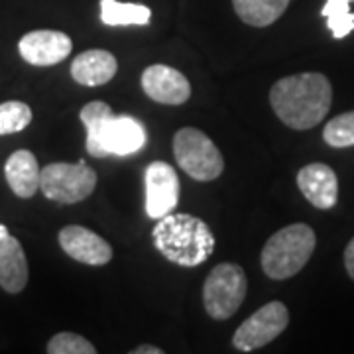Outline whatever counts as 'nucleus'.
<instances>
[{
    "label": "nucleus",
    "instance_id": "obj_17",
    "mask_svg": "<svg viewBox=\"0 0 354 354\" xmlns=\"http://www.w3.org/2000/svg\"><path fill=\"white\" fill-rule=\"evenodd\" d=\"M232 6L244 24L266 28L286 12L290 0H232Z\"/></svg>",
    "mask_w": 354,
    "mask_h": 354
},
{
    "label": "nucleus",
    "instance_id": "obj_8",
    "mask_svg": "<svg viewBox=\"0 0 354 354\" xmlns=\"http://www.w3.org/2000/svg\"><path fill=\"white\" fill-rule=\"evenodd\" d=\"M290 323V311L281 301H270L250 315L232 337V344L241 353H250L278 339Z\"/></svg>",
    "mask_w": 354,
    "mask_h": 354
},
{
    "label": "nucleus",
    "instance_id": "obj_11",
    "mask_svg": "<svg viewBox=\"0 0 354 354\" xmlns=\"http://www.w3.org/2000/svg\"><path fill=\"white\" fill-rule=\"evenodd\" d=\"M144 93L160 104H183L189 101L191 85L187 77L169 65H150L142 73Z\"/></svg>",
    "mask_w": 354,
    "mask_h": 354
},
{
    "label": "nucleus",
    "instance_id": "obj_6",
    "mask_svg": "<svg viewBox=\"0 0 354 354\" xmlns=\"http://www.w3.org/2000/svg\"><path fill=\"white\" fill-rule=\"evenodd\" d=\"M248 279L239 264H218L211 270L203 286V304L207 313L225 321L241 309L242 301L246 299Z\"/></svg>",
    "mask_w": 354,
    "mask_h": 354
},
{
    "label": "nucleus",
    "instance_id": "obj_23",
    "mask_svg": "<svg viewBox=\"0 0 354 354\" xmlns=\"http://www.w3.org/2000/svg\"><path fill=\"white\" fill-rule=\"evenodd\" d=\"M344 266H346L348 276L354 279V239L348 242V246L344 250Z\"/></svg>",
    "mask_w": 354,
    "mask_h": 354
},
{
    "label": "nucleus",
    "instance_id": "obj_19",
    "mask_svg": "<svg viewBox=\"0 0 354 354\" xmlns=\"http://www.w3.org/2000/svg\"><path fill=\"white\" fill-rule=\"evenodd\" d=\"M351 2L354 0H327L321 10L335 39L346 38L351 32H354V12L348 8Z\"/></svg>",
    "mask_w": 354,
    "mask_h": 354
},
{
    "label": "nucleus",
    "instance_id": "obj_2",
    "mask_svg": "<svg viewBox=\"0 0 354 354\" xmlns=\"http://www.w3.org/2000/svg\"><path fill=\"white\" fill-rule=\"evenodd\" d=\"M81 122L87 130V152L93 158L132 156L146 146L144 124L134 116H114L113 109L102 101L83 106Z\"/></svg>",
    "mask_w": 354,
    "mask_h": 354
},
{
    "label": "nucleus",
    "instance_id": "obj_4",
    "mask_svg": "<svg viewBox=\"0 0 354 354\" xmlns=\"http://www.w3.org/2000/svg\"><path fill=\"white\" fill-rule=\"evenodd\" d=\"M317 236L305 223L290 225L278 230L262 248V270L272 279H288L299 274L313 256Z\"/></svg>",
    "mask_w": 354,
    "mask_h": 354
},
{
    "label": "nucleus",
    "instance_id": "obj_21",
    "mask_svg": "<svg viewBox=\"0 0 354 354\" xmlns=\"http://www.w3.org/2000/svg\"><path fill=\"white\" fill-rule=\"evenodd\" d=\"M323 138L333 148H348L354 146V111L339 114L323 130Z\"/></svg>",
    "mask_w": 354,
    "mask_h": 354
},
{
    "label": "nucleus",
    "instance_id": "obj_25",
    "mask_svg": "<svg viewBox=\"0 0 354 354\" xmlns=\"http://www.w3.org/2000/svg\"><path fill=\"white\" fill-rule=\"evenodd\" d=\"M6 234H10V232H8V228L4 227V225H0V241H2V239H4Z\"/></svg>",
    "mask_w": 354,
    "mask_h": 354
},
{
    "label": "nucleus",
    "instance_id": "obj_9",
    "mask_svg": "<svg viewBox=\"0 0 354 354\" xmlns=\"http://www.w3.org/2000/svg\"><path fill=\"white\" fill-rule=\"evenodd\" d=\"M146 213L158 221L174 213L179 203V177L176 169L165 162H153L146 169Z\"/></svg>",
    "mask_w": 354,
    "mask_h": 354
},
{
    "label": "nucleus",
    "instance_id": "obj_3",
    "mask_svg": "<svg viewBox=\"0 0 354 354\" xmlns=\"http://www.w3.org/2000/svg\"><path fill=\"white\" fill-rule=\"evenodd\" d=\"M152 236L156 250L171 264L183 268L201 266L215 252V234L209 225L185 213H169L158 218Z\"/></svg>",
    "mask_w": 354,
    "mask_h": 354
},
{
    "label": "nucleus",
    "instance_id": "obj_5",
    "mask_svg": "<svg viewBox=\"0 0 354 354\" xmlns=\"http://www.w3.org/2000/svg\"><path fill=\"white\" fill-rule=\"evenodd\" d=\"M177 165L197 181H213L223 174L225 160L215 142L197 128H181L174 136Z\"/></svg>",
    "mask_w": 354,
    "mask_h": 354
},
{
    "label": "nucleus",
    "instance_id": "obj_24",
    "mask_svg": "<svg viewBox=\"0 0 354 354\" xmlns=\"http://www.w3.org/2000/svg\"><path fill=\"white\" fill-rule=\"evenodd\" d=\"M164 351L162 348H158V346H150V344H144V346H138V348H134L132 354H162Z\"/></svg>",
    "mask_w": 354,
    "mask_h": 354
},
{
    "label": "nucleus",
    "instance_id": "obj_18",
    "mask_svg": "<svg viewBox=\"0 0 354 354\" xmlns=\"http://www.w3.org/2000/svg\"><path fill=\"white\" fill-rule=\"evenodd\" d=\"M101 20L106 26H148L152 10L134 2L101 0Z\"/></svg>",
    "mask_w": 354,
    "mask_h": 354
},
{
    "label": "nucleus",
    "instance_id": "obj_16",
    "mask_svg": "<svg viewBox=\"0 0 354 354\" xmlns=\"http://www.w3.org/2000/svg\"><path fill=\"white\" fill-rule=\"evenodd\" d=\"M4 176L10 185V189L22 197V199H30L39 191V169L36 156L30 150H18L14 152L4 165Z\"/></svg>",
    "mask_w": 354,
    "mask_h": 354
},
{
    "label": "nucleus",
    "instance_id": "obj_13",
    "mask_svg": "<svg viewBox=\"0 0 354 354\" xmlns=\"http://www.w3.org/2000/svg\"><path fill=\"white\" fill-rule=\"evenodd\" d=\"M304 197L317 209H333L339 199V179L327 164H309L297 174Z\"/></svg>",
    "mask_w": 354,
    "mask_h": 354
},
{
    "label": "nucleus",
    "instance_id": "obj_12",
    "mask_svg": "<svg viewBox=\"0 0 354 354\" xmlns=\"http://www.w3.org/2000/svg\"><path fill=\"white\" fill-rule=\"evenodd\" d=\"M59 244L64 252L77 262L87 266H104L113 260L111 244L97 232L79 225H69L59 232Z\"/></svg>",
    "mask_w": 354,
    "mask_h": 354
},
{
    "label": "nucleus",
    "instance_id": "obj_20",
    "mask_svg": "<svg viewBox=\"0 0 354 354\" xmlns=\"http://www.w3.org/2000/svg\"><path fill=\"white\" fill-rule=\"evenodd\" d=\"M32 122V109L20 101H8L0 104V136L22 132Z\"/></svg>",
    "mask_w": 354,
    "mask_h": 354
},
{
    "label": "nucleus",
    "instance_id": "obj_22",
    "mask_svg": "<svg viewBox=\"0 0 354 354\" xmlns=\"http://www.w3.org/2000/svg\"><path fill=\"white\" fill-rule=\"evenodd\" d=\"M48 353L50 354H95L97 348L93 342H88L85 337L77 333H57L48 342Z\"/></svg>",
    "mask_w": 354,
    "mask_h": 354
},
{
    "label": "nucleus",
    "instance_id": "obj_7",
    "mask_svg": "<svg viewBox=\"0 0 354 354\" xmlns=\"http://www.w3.org/2000/svg\"><path fill=\"white\" fill-rule=\"evenodd\" d=\"M97 187V174L85 165V162L77 164H57L46 165L39 176V191L50 201L62 205L85 201Z\"/></svg>",
    "mask_w": 354,
    "mask_h": 354
},
{
    "label": "nucleus",
    "instance_id": "obj_10",
    "mask_svg": "<svg viewBox=\"0 0 354 354\" xmlns=\"http://www.w3.org/2000/svg\"><path fill=\"white\" fill-rule=\"evenodd\" d=\"M73 50L71 38L59 30H34L28 32L18 44L20 57L26 64L50 67L62 64Z\"/></svg>",
    "mask_w": 354,
    "mask_h": 354
},
{
    "label": "nucleus",
    "instance_id": "obj_15",
    "mask_svg": "<svg viewBox=\"0 0 354 354\" xmlns=\"http://www.w3.org/2000/svg\"><path fill=\"white\" fill-rule=\"evenodd\" d=\"M28 283V260L18 239L6 234L0 241V288L6 293H20Z\"/></svg>",
    "mask_w": 354,
    "mask_h": 354
},
{
    "label": "nucleus",
    "instance_id": "obj_1",
    "mask_svg": "<svg viewBox=\"0 0 354 354\" xmlns=\"http://www.w3.org/2000/svg\"><path fill=\"white\" fill-rule=\"evenodd\" d=\"M333 87L323 73H299L279 79L270 88V104L286 127L309 130L330 111Z\"/></svg>",
    "mask_w": 354,
    "mask_h": 354
},
{
    "label": "nucleus",
    "instance_id": "obj_14",
    "mask_svg": "<svg viewBox=\"0 0 354 354\" xmlns=\"http://www.w3.org/2000/svg\"><path fill=\"white\" fill-rule=\"evenodd\" d=\"M118 71V64L111 51L87 50L79 53L71 64V75L79 85L99 87L109 83Z\"/></svg>",
    "mask_w": 354,
    "mask_h": 354
}]
</instances>
